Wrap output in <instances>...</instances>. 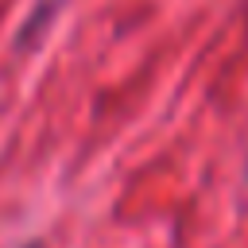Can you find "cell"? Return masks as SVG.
<instances>
[{"label":"cell","instance_id":"6da1fadb","mask_svg":"<svg viewBox=\"0 0 248 248\" xmlns=\"http://www.w3.org/2000/svg\"><path fill=\"white\" fill-rule=\"evenodd\" d=\"M31 248H39V244H31Z\"/></svg>","mask_w":248,"mask_h":248}]
</instances>
